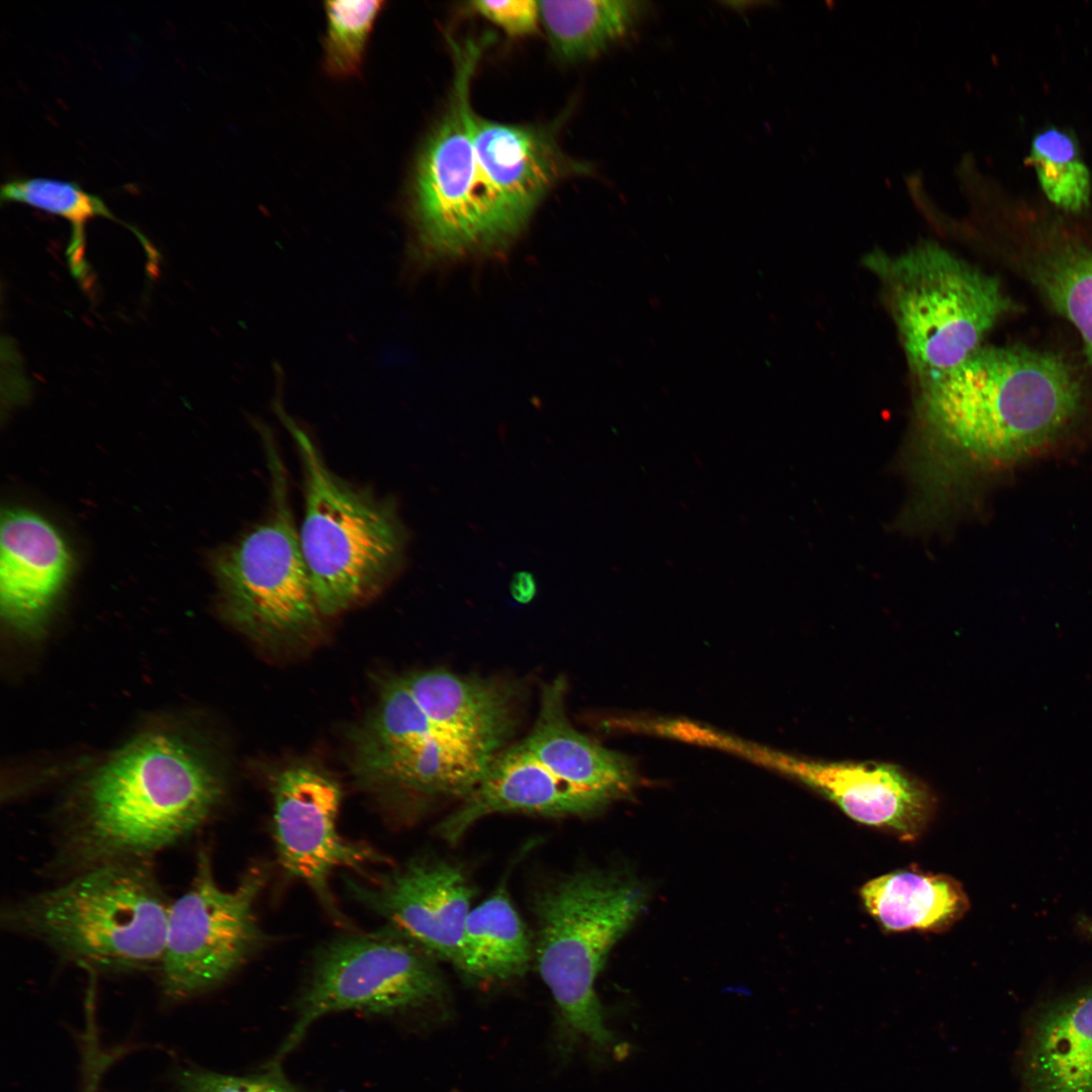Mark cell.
I'll use <instances>...</instances> for the list:
<instances>
[{
	"label": "cell",
	"instance_id": "cell-28",
	"mask_svg": "<svg viewBox=\"0 0 1092 1092\" xmlns=\"http://www.w3.org/2000/svg\"><path fill=\"white\" fill-rule=\"evenodd\" d=\"M184 1092H299L274 1069L251 1076H231L202 1070H185L179 1075Z\"/></svg>",
	"mask_w": 1092,
	"mask_h": 1092
},
{
	"label": "cell",
	"instance_id": "cell-24",
	"mask_svg": "<svg viewBox=\"0 0 1092 1092\" xmlns=\"http://www.w3.org/2000/svg\"><path fill=\"white\" fill-rule=\"evenodd\" d=\"M641 2L624 0L539 1L540 19L565 60L589 59L622 38L640 18Z\"/></svg>",
	"mask_w": 1092,
	"mask_h": 1092
},
{
	"label": "cell",
	"instance_id": "cell-8",
	"mask_svg": "<svg viewBox=\"0 0 1092 1092\" xmlns=\"http://www.w3.org/2000/svg\"><path fill=\"white\" fill-rule=\"evenodd\" d=\"M187 890L171 901L165 950L159 967L162 989L185 999L217 987L256 954L268 937L256 904L269 879L268 866L249 867L233 889L216 881L210 849L198 848Z\"/></svg>",
	"mask_w": 1092,
	"mask_h": 1092
},
{
	"label": "cell",
	"instance_id": "cell-16",
	"mask_svg": "<svg viewBox=\"0 0 1092 1092\" xmlns=\"http://www.w3.org/2000/svg\"><path fill=\"white\" fill-rule=\"evenodd\" d=\"M71 558L59 532L28 511H6L1 522V613L14 629L35 634L69 575Z\"/></svg>",
	"mask_w": 1092,
	"mask_h": 1092
},
{
	"label": "cell",
	"instance_id": "cell-1",
	"mask_svg": "<svg viewBox=\"0 0 1092 1092\" xmlns=\"http://www.w3.org/2000/svg\"><path fill=\"white\" fill-rule=\"evenodd\" d=\"M223 784L182 735L148 732L91 772L64 807L50 869L63 880L113 862L153 861L199 831Z\"/></svg>",
	"mask_w": 1092,
	"mask_h": 1092
},
{
	"label": "cell",
	"instance_id": "cell-2",
	"mask_svg": "<svg viewBox=\"0 0 1092 1092\" xmlns=\"http://www.w3.org/2000/svg\"><path fill=\"white\" fill-rule=\"evenodd\" d=\"M917 413L930 442L961 460L1005 464L1054 443L1078 417L1082 381L1062 356L981 347L920 382Z\"/></svg>",
	"mask_w": 1092,
	"mask_h": 1092
},
{
	"label": "cell",
	"instance_id": "cell-15",
	"mask_svg": "<svg viewBox=\"0 0 1092 1092\" xmlns=\"http://www.w3.org/2000/svg\"><path fill=\"white\" fill-rule=\"evenodd\" d=\"M608 804L605 798L555 777L520 743L490 759L478 785L439 824L437 832L455 843L476 821L493 813L586 815Z\"/></svg>",
	"mask_w": 1092,
	"mask_h": 1092
},
{
	"label": "cell",
	"instance_id": "cell-19",
	"mask_svg": "<svg viewBox=\"0 0 1092 1092\" xmlns=\"http://www.w3.org/2000/svg\"><path fill=\"white\" fill-rule=\"evenodd\" d=\"M565 690L560 677L543 687L537 720L522 745L565 782L609 803L626 797L638 782L633 762L594 742L570 724L565 712Z\"/></svg>",
	"mask_w": 1092,
	"mask_h": 1092
},
{
	"label": "cell",
	"instance_id": "cell-12",
	"mask_svg": "<svg viewBox=\"0 0 1092 1092\" xmlns=\"http://www.w3.org/2000/svg\"><path fill=\"white\" fill-rule=\"evenodd\" d=\"M730 750L807 785L856 822L888 829L902 839H915L933 810L929 789L896 764L803 758L738 738Z\"/></svg>",
	"mask_w": 1092,
	"mask_h": 1092
},
{
	"label": "cell",
	"instance_id": "cell-9",
	"mask_svg": "<svg viewBox=\"0 0 1092 1092\" xmlns=\"http://www.w3.org/2000/svg\"><path fill=\"white\" fill-rule=\"evenodd\" d=\"M434 958L394 927L340 935L321 946L283 1057L320 1017L345 1010L388 1014L443 1003L447 988Z\"/></svg>",
	"mask_w": 1092,
	"mask_h": 1092
},
{
	"label": "cell",
	"instance_id": "cell-10",
	"mask_svg": "<svg viewBox=\"0 0 1092 1092\" xmlns=\"http://www.w3.org/2000/svg\"><path fill=\"white\" fill-rule=\"evenodd\" d=\"M455 77L448 108L425 145L415 172L412 216L423 252L452 257L492 249L472 140L470 83L480 47L452 41Z\"/></svg>",
	"mask_w": 1092,
	"mask_h": 1092
},
{
	"label": "cell",
	"instance_id": "cell-29",
	"mask_svg": "<svg viewBox=\"0 0 1092 1092\" xmlns=\"http://www.w3.org/2000/svg\"><path fill=\"white\" fill-rule=\"evenodd\" d=\"M471 8L513 36L532 33L540 19L539 2L533 0L474 1Z\"/></svg>",
	"mask_w": 1092,
	"mask_h": 1092
},
{
	"label": "cell",
	"instance_id": "cell-22",
	"mask_svg": "<svg viewBox=\"0 0 1092 1092\" xmlns=\"http://www.w3.org/2000/svg\"><path fill=\"white\" fill-rule=\"evenodd\" d=\"M1029 283L1079 333L1092 366V245L1078 239L1041 237L1016 252Z\"/></svg>",
	"mask_w": 1092,
	"mask_h": 1092
},
{
	"label": "cell",
	"instance_id": "cell-17",
	"mask_svg": "<svg viewBox=\"0 0 1092 1092\" xmlns=\"http://www.w3.org/2000/svg\"><path fill=\"white\" fill-rule=\"evenodd\" d=\"M491 758L444 735L354 755V771L366 789L389 801L433 796L464 799L478 785Z\"/></svg>",
	"mask_w": 1092,
	"mask_h": 1092
},
{
	"label": "cell",
	"instance_id": "cell-14",
	"mask_svg": "<svg viewBox=\"0 0 1092 1092\" xmlns=\"http://www.w3.org/2000/svg\"><path fill=\"white\" fill-rule=\"evenodd\" d=\"M472 140L492 248L508 243L567 170L551 139L539 129L474 116Z\"/></svg>",
	"mask_w": 1092,
	"mask_h": 1092
},
{
	"label": "cell",
	"instance_id": "cell-20",
	"mask_svg": "<svg viewBox=\"0 0 1092 1092\" xmlns=\"http://www.w3.org/2000/svg\"><path fill=\"white\" fill-rule=\"evenodd\" d=\"M1030 1092H1092V986L1045 1010L1025 1058Z\"/></svg>",
	"mask_w": 1092,
	"mask_h": 1092
},
{
	"label": "cell",
	"instance_id": "cell-11",
	"mask_svg": "<svg viewBox=\"0 0 1092 1092\" xmlns=\"http://www.w3.org/2000/svg\"><path fill=\"white\" fill-rule=\"evenodd\" d=\"M271 793L273 837L281 868L313 892L335 923L351 931L353 924L331 889L332 875L339 869L366 875L370 866L387 864L390 859L370 844L339 832L342 791L323 771L306 765L286 767L274 776Z\"/></svg>",
	"mask_w": 1092,
	"mask_h": 1092
},
{
	"label": "cell",
	"instance_id": "cell-26",
	"mask_svg": "<svg viewBox=\"0 0 1092 1092\" xmlns=\"http://www.w3.org/2000/svg\"><path fill=\"white\" fill-rule=\"evenodd\" d=\"M1030 156L1044 194L1053 203L1073 211L1088 204L1090 174L1072 136L1058 128L1045 129L1034 136Z\"/></svg>",
	"mask_w": 1092,
	"mask_h": 1092
},
{
	"label": "cell",
	"instance_id": "cell-25",
	"mask_svg": "<svg viewBox=\"0 0 1092 1092\" xmlns=\"http://www.w3.org/2000/svg\"><path fill=\"white\" fill-rule=\"evenodd\" d=\"M2 202L24 203L68 219L72 224L69 259L73 265L84 263V226L96 216L111 219L114 215L103 200L72 181L44 177H15L1 184Z\"/></svg>",
	"mask_w": 1092,
	"mask_h": 1092
},
{
	"label": "cell",
	"instance_id": "cell-6",
	"mask_svg": "<svg viewBox=\"0 0 1092 1092\" xmlns=\"http://www.w3.org/2000/svg\"><path fill=\"white\" fill-rule=\"evenodd\" d=\"M301 458V551L322 616L342 613L382 589L403 565L407 534L394 505L327 466L308 435L281 413Z\"/></svg>",
	"mask_w": 1092,
	"mask_h": 1092
},
{
	"label": "cell",
	"instance_id": "cell-18",
	"mask_svg": "<svg viewBox=\"0 0 1092 1092\" xmlns=\"http://www.w3.org/2000/svg\"><path fill=\"white\" fill-rule=\"evenodd\" d=\"M402 678L437 726L487 757L499 752L513 733L518 696L508 684L440 668Z\"/></svg>",
	"mask_w": 1092,
	"mask_h": 1092
},
{
	"label": "cell",
	"instance_id": "cell-7",
	"mask_svg": "<svg viewBox=\"0 0 1092 1092\" xmlns=\"http://www.w3.org/2000/svg\"><path fill=\"white\" fill-rule=\"evenodd\" d=\"M272 500L269 512L212 559L226 615L265 637L299 635L322 616L301 551L281 460L269 449Z\"/></svg>",
	"mask_w": 1092,
	"mask_h": 1092
},
{
	"label": "cell",
	"instance_id": "cell-4",
	"mask_svg": "<svg viewBox=\"0 0 1092 1092\" xmlns=\"http://www.w3.org/2000/svg\"><path fill=\"white\" fill-rule=\"evenodd\" d=\"M644 904L639 884L614 871L566 876L536 897V962L558 1008L563 1056L579 1042L598 1053L613 1045L595 982L610 950Z\"/></svg>",
	"mask_w": 1092,
	"mask_h": 1092
},
{
	"label": "cell",
	"instance_id": "cell-27",
	"mask_svg": "<svg viewBox=\"0 0 1092 1092\" xmlns=\"http://www.w3.org/2000/svg\"><path fill=\"white\" fill-rule=\"evenodd\" d=\"M383 1H327L324 66L332 76L359 73L366 46Z\"/></svg>",
	"mask_w": 1092,
	"mask_h": 1092
},
{
	"label": "cell",
	"instance_id": "cell-3",
	"mask_svg": "<svg viewBox=\"0 0 1092 1092\" xmlns=\"http://www.w3.org/2000/svg\"><path fill=\"white\" fill-rule=\"evenodd\" d=\"M170 904L153 861L113 862L9 903L1 924L84 971L130 973L159 969Z\"/></svg>",
	"mask_w": 1092,
	"mask_h": 1092
},
{
	"label": "cell",
	"instance_id": "cell-23",
	"mask_svg": "<svg viewBox=\"0 0 1092 1092\" xmlns=\"http://www.w3.org/2000/svg\"><path fill=\"white\" fill-rule=\"evenodd\" d=\"M531 956L525 925L500 885L469 912L456 967L478 982H504L523 976Z\"/></svg>",
	"mask_w": 1092,
	"mask_h": 1092
},
{
	"label": "cell",
	"instance_id": "cell-13",
	"mask_svg": "<svg viewBox=\"0 0 1092 1092\" xmlns=\"http://www.w3.org/2000/svg\"><path fill=\"white\" fill-rule=\"evenodd\" d=\"M365 881L345 878L346 890L434 959L456 966L473 896L460 868L415 858Z\"/></svg>",
	"mask_w": 1092,
	"mask_h": 1092
},
{
	"label": "cell",
	"instance_id": "cell-5",
	"mask_svg": "<svg viewBox=\"0 0 1092 1092\" xmlns=\"http://www.w3.org/2000/svg\"><path fill=\"white\" fill-rule=\"evenodd\" d=\"M881 283L906 361L920 382L963 363L1013 308L999 279L937 243L863 260Z\"/></svg>",
	"mask_w": 1092,
	"mask_h": 1092
},
{
	"label": "cell",
	"instance_id": "cell-30",
	"mask_svg": "<svg viewBox=\"0 0 1092 1092\" xmlns=\"http://www.w3.org/2000/svg\"><path fill=\"white\" fill-rule=\"evenodd\" d=\"M511 590L518 602L527 603L532 600L536 593L533 574L527 571L516 573L512 579Z\"/></svg>",
	"mask_w": 1092,
	"mask_h": 1092
},
{
	"label": "cell",
	"instance_id": "cell-21",
	"mask_svg": "<svg viewBox=\"0 0 1092 1092\" xmlns=\"http://www.w3.org/2000/svg\"><path fill=\"white\" fill-rule=\"evenodd\" d=\"M868 912L889 931H939L969 909L962 885L946 875L897 871L869 881L860 889Z\"/></svg>",
	"mask_w": 1092,
	"mask_h": 1092
}]
</instances>
